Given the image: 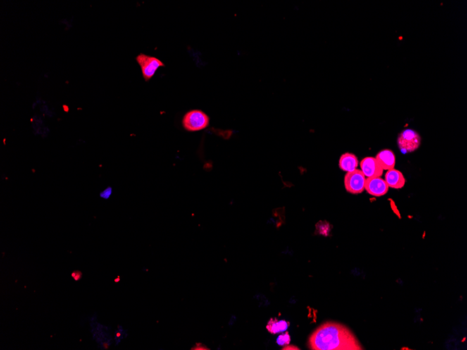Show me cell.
Here are the masks:
<instances>
[{"label": "cell", "mask_w": 467, "mask_h": 350, "mask_svg": "<svg viewBox=\"0 0 467 350\" xmlns=\"http://www.w3.org/2000/svg\"><path fill=\"white\" fill-rule=\"evenodd\" d=\"M313 350H361L363 347L345 326L326 322L315 331L308 340Z\"/></svg>", "instance_id": "6da1fadb"}, {"label": "cell", "mask_w": 467, "mask_h": 350, "mask_svg": "<svg viewBox=\"0 0 467 350\" xmlns=\"http://www.w3.org/2000/svg\"><path fill=\"white\" fill-rule=\"evenodd\" d=\"M209 117L204 111L193 109L187 111L182 119L183 127L187 132H199L209 125Z\"/></svg>", "instance_id": "7a4b0ae2"}, {"label": "cell", "mask_w": 467, "mask_h": 350, "mask_svg": "<svg viewBox=\"0 0 467 350\" xmlns=\"http://www.w3.org/2000/svg\"><path fill=\"white\" fill-rule=\"evenodd\" d=\"M135 60L140 67L143 79L146 82H149L152 79V78L156 75L158 69L165 66L163 62L158 58L148 56L144 53L138 55Z\"/></svg>", "instance_id": "3957f363"}, {"label": "cell", "mask_w": 467, "mask_h": 350, "mask_svg": "<svg viewBox=\"0 0 467 350\" xmlns=\"http://www.w3.org/2000/svg\"><path fill=\"white\" fill-rule=\"evenodd\" d=\"M421 138L419 134L413 129H406L398 137L397 144L400 151L409 153L416 151L420 147Z\"/></svg>", "instance_id": "277c9868"}, {"label": "cell", "mask_w": 467, "mask_h": 350, "mask_svg": "<svg viewBox=\"0 0 467 350\" xmlns=\"http://www.w3.org/2000/svg\"><path fill=\"white\" fill-rule=\"evenodd\" d=\"M365 175L361 170H356L348 172L344 178L346 190L351 194H360L365 190Z\"/></svg>", "instance_id": "5b68a950"}, {"label": "cell", "mask_w": 467, "mask_h": 350, "mask_svg": "<svg viewBox=\"0 0 467 350\" xmlns=\"http://www.w3.org/2000/svg\"><path fill=\"white\" fill-rule=\"evenodd\" d=\"M365 189L372 196H382L388 192L389 186L380 177H368L365 181Z\"/></svg>", "instance_id": "8992f818"}, {"label": "cell", "mask_w": 467, "mask_h": 350, "mask_svg": "<svg viewBox=\"0 0 467 350\" xmlns=\"http://www.w3.org/2000/svg\"><path fill=\"white\" fill-rule=\"evenodd\" d=\"M360 167L364 175L368 177H380L383 174V170L378 161L372 157L364 158Z\"/></svg>", "instance_id": "52a82bcc"}, {"label": "cell", "mask_w": 467, "mask_h": 350, "mask_svg": "<svg viewBox=\"0 0 467 350\" xmlns=\"http://www.w3.org/2000/svg\"><path fill=\"white\" fill-rule=\"evenodd\" d=\"M375 160L383 170H390L395 166L396 158L394 153L390 150H383L379 152L375 157Z\"/></svg>", "instance_id": "ba28073f"}, {"label": "cell", "mask_w": 467, "mask_h": 350, "mask_svg": "<svg viewBox=\"0 0 467 350\" xmlns=\"http://www.w3.org/2000/svg\"><path fill=\"white\" fill-rule=\"evenodd\" d=\"M385 182L388 184L389 187L394 188V189H400L404 187L406 180L401 172L393 169V170L387 171L386 173Z\"/></svg>", "instance_id": "9c48e42d"}, {"label": "cell", "mask_w": 467, "mask_h": 350, "mask_svg": "<svg viewBox=\"0 0 467 350\" xmlns=\"http://www.w3.org/2000/svg\"><path fill=\"white\" fill-rule=\"evenodd\" d=\"M358 166V159L352 153H345L341 155L339 160V167L344 172H351L356 170Z\"/></svg>", "instance_id": "30bf717a"}, {"label": "cell", "mask_w": 467, "mask_h": 350, "mask_svg": "<svg viewBox=\"0 0 467 350\" xmlns=\"http://www.w3.org/2000/svg\"><path fill=\"white\" fill-rule=\"evenodd\" d=\"M289 325V322H286L285 320L279 321L277 319L272 318L267 323V329L271 334H277L285 332L288 328Z\"/></svg>", "instance_id": "8fae6325"}, {"label": "cell", "mask_w": 467, "mask_h": 350, "mask_svg": "<svg viewBox=\"0 0 467 350\" xmlns=\"http://www.w3.org/2000/svg\"><path fill=\"white\" fill-rule=\"evenodd\" d=\"M290 341V336H289L288 332H285V334L279 336L278 339L277 340V343L279 346H284L289 345Z\"/></svg>", "instance_id": "7c38bea8"}, {"label": "cell", "mask_w": 467, "mask_h": 350, "mask_svg": "<svg viewBox=\"0 0 467 350\" xmlns=\"http://www.w3.org/2000/svg\"><path fill=\"white\" fill-rule=\"evenodd\" d=\"M112 194H113V188L111 186H108L99 193V196L101 199L107 200L111 197Z\"/></svg>", "instance_id": "4fadbf2b"}, {"label": "cell", "mask_w": 467, "mask_h": 350, "mask_svg": "<svg viewBox=\"0 0 467 350\" xmlns=\"http://www.w3.org/2000/svg\"><path fill=\"white\" fill-rule=\"evenodd\" d=\"M123 334H125L123 332V329L121 327H119L118 331L115 332V341H116L117 344H118V343H120L123 339V335H122Z\"/></svg>", "instance_id": "5bb4252c"}, {"label": "cell", "mask_w": 467, "mask_h": 350, "mask_svg": "<svg viewBox=\"0 0 467 350\" xmlns=\"http://www.w3.org/2000/svg\"><path fill=\"white\" fill-rule=\"evenodd\" d=\"M72 277L74 280L78 282V281L82 280L83 273L79 270H75V271L72 272Z\"/></svg>", "instance_id": "9a60e30c"}, {"label": "cell", "mask_w": 467, "mask_h": 350, "mask_svg": "<svg viewBox=\"0 0 467 350\" xmlns=\"http://www.w3.org/2000/svg\"><path fill=\"white\" fill-rule=\"evenodd\" d=\"M192 350H208L206 346H202L200 343H198L196 345V346L194 348H192Z\"/></svg>", "instance_id": "2e32d148"}, {"label": "cell", "mask_w": 467, "mask_h": 350, "mask_svg": "<svg viewBox=\"0 0 467 350\" xmlns=\"http://www.w3.org/2000/svg\"><path fill=\"white\" fill-rule=\"evenodd\" d=\"M282 350H299V348H297V347H295L294 346H289V345H287V346L284 347L283 349Z\"/></svg>", "instance_id": "e0dca14e"}]
</instances>
